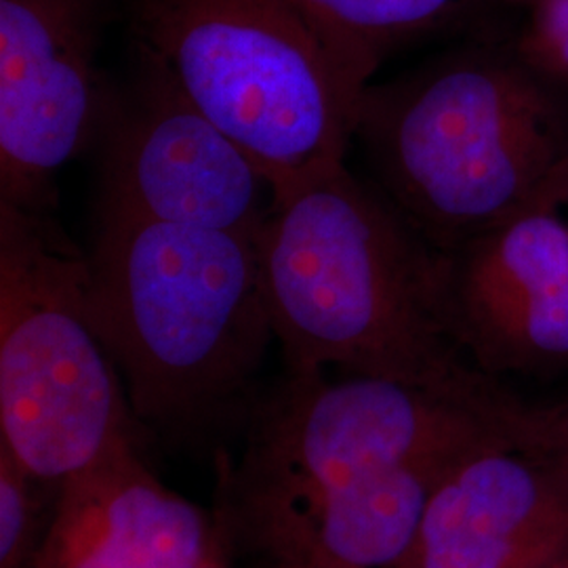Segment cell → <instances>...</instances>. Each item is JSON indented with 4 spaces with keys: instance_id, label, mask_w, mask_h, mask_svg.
I'll return each mask as SVG.
<instances>
[{
    "instance_id": "obj_2",
    "label": "cell",
    "mask_w": 568,
    "mask_h": 568,
    "mask_svg": "<svg viewBox=\"0 0 568 568\" xmlns=\"http://www.w3.org/2000/svg\"><path fill=\"white\" fill-rule=\"evenodd\" d=\"M354 140L375 185L438 251L532 204H568V91L514 44L471 42L371 82Z\"/></svg>"
},
{
    "instance_id": "obj_5",
    "label": "cell",
    "mask_w": 568,
    "mask_h": 568,
    "mask_svg": "<svg viewBox=\"0 0 568 568\" xmlns=\"http://www.w3.org/2000/svg\"><path fill=\"white\" fill-rule=\"evenodd\" d=\"M138 426L87 305V255L53 213L0 203V447L60 487Z\"/></svg>"
},
{
    "instance_id": "obj_6",
    "label": "cell",
    "mask_w": 568,
    "mask_h": 568,
    "mask_svg": "<svg viewBox=\"0 0 568 568\" xmlns=\"http://www.w3.org/2000/svg\"><path fill=\"white\" fill-rule=\"evenodd\" d=\"M528 405L487 403L398 379L293 373L264 405L225 501L283 499L349 487L443 448L518 440Z\"/></svg>"
},
{
    "instance_id": "obj_15",
    "label": "cell",
    "mask_w": 568,
    "mask_h": 568,
    "mask_svg": "<svg viewBox=\"0 0 568 568\" xmlns=\"http://www.w3.org/2000/svg\"><path fill=\"white\" fill-rule=\"evenodd\" d=\"M523 447L544 453L568 471V400L554 406H528Z\"/></svg>"
},
{
    "instance_id": "obj_17",
    "label": "cell",
    "mask_w": 568,
    "mask_h": 568,
    "mask_svg": "<svg viewBox=\"0 0 568 568\" xmlns=\"http://www.w3.org/2000/svg\"><path fill=\"white\" fill-rule=\"evenodd\" d=\"M501 2H520V4H530V2H535V0H501Z\"/></svg>"
},
{
    "instance_id": "obj_16",
    "label": "cell",
    "mask_w": 568,
    "mask_h": 568,
    "mask_svg": "<svg viewBox=\"0 0 568 568\" xmlns=\"http://www.w3.org/2000/svg\"><path fill=\"white\" fill-rule=\"evenodd\" d=\"M194 568H232L227 565V549H225L220 535H217V544L211 549L203 560Z\"/></svg>"
},
{
    "instance_id": "obj_14",
    "label": "cell",
    "mask_w": 568,
    "mask_h": 568,
    "mask_svg": "<svg viewBox=\"0 0 568 568\" xmlns=\"http://www.w3.org/2000/svg\"><path fill=\"white\" fill-rule=\"evenodd\" d=\"M514 51L544 81L568 91V0H535Z\"/></svg>"
},
{
    "instance_id": "obj_7",
    "label": "cell",
    "mask_w": 568,
    "mask_h": 568,
    "mask_svg": "<svg viewBox=\"0 0 568 568\" xmlns=\"http://www.w3.org/2000/svg\"><path fill=\"white\" fill-rule=\"evenodd\" d=\"M95 213L192 225L257 241L274 185L138 42L110 79L98 131Z\"/></svg>"
},
{
    "instance_id": "obj_13",
    "label": "cell",
    "mask_w": 568,
    "mask_h": 568,
    "mask_svg": "<svg viewBox=\"0 0 568 568\" xmlns=\"http://www.w3.org/2000/svg\"><path fill=\"white\" fill-rule=\"evenodd\" d=\"M58 487L0 447V568H37Z\"/></svg>"
},
{
    "instance_id": "obj_4",
    "label": "cell",
    "mask_w": 568,
    "mask_h": 568,
    "mask_svg": "<svg viewBox=\"0 0 568 568\" xmlns=\"http://www.w3.org/2000/svg\"><path fill=\"white\" fill-rule=\"evenodd\" d=\"M138 42L274 185L345 163L366 87L288 0H122Z\"/></svg>"
},
{
    "instance_id": "obj_9",
    "label": "cell",
    "mask_w": 568,
    "mask_h": 568,
    "mask_svg": "<svg viewBox=\"0 0 568 568\" xmlns=\"http://www.w3.org/2000/svg\"><path fill=\"white\" fill-rule=\"evenodd\" d=\"M546 201L438 251L448 335L483 373L568 371V224Z\"/></svg>"
},
{
    "instance_id": "obj_11",
    "label": "cell",
    "mask_w": 568,
    "mask_h": 568,
    "mask_svg": "<svg viewBox=\"0 0 568 568\" xmlns=\"http://www.w3.org/2000/svg\"><path fill=\"white\" fill-rule=\"evenodd\" d=\"M215 544V520L129 443L58 487L37 568H194Z\"/></svg>"
},
{
    "instance_id": "obj_10",
    "label": "cell",
    "mask_w": 568,
    "mask_h": 568,
    "mask_svg": "<svg viewBox=\"0 0 568 568\" xmlns=\"http://www.w3.org/2000/svg\"><path fill=\"white\" fill-rule=\"evenodd\" d=\"M568 562V471L520 443L471 453L427 504L394 568H549Z\"/></svg>"
},
{
    "instance_id": "obj_8",
    "label": "cell",
    "mask_w": 568,
    "mask_h": 568,
    "mask_svg": "<svg viewBox=\"0 0 568 568\" xmlns=\"http://www.w3.org/2000/svg\"><path fill=\"white\" fill-rule=\"evenodd\" d=\"M119 2L0 0V203L53 213L58 173L95 145Z\"/></svg>"
},
{
    "instance_id": "obj_1",
    "label": "cell",
    "mask_w": 568,
    "mask_h": 568,
    "mask_svg": "<svg viewBox=\"0 0 568 568\" xmlns=\"http://www.w3.org/2000/svg\"><path fill=\"white\" fill-rule=\"evenodd\" d=\"M257 253L288 371L337 366L474 400L516 398L448 335L438 248L345 163L274 201Z\"/></svg>"
},
{
    "instance_id": "obj_3",
    "label": "cell",
    "mask_w": 568,
    "mask_h": 568,
    "mask_svg": "<svg viewBox=\"0 0 568 568\" xmlns=\"http://www.w3.org/2000/svg\"><path fill=\"white\" fill-rule=\"evenodd\" d=\"M87 305L140 426L190 429L241 405L274 326L257 241L95 213Z\"/></svg>"
},
{
    "instance_id": "obj_12",
    "label": "cell",
    "mask_w": 568,
    "mask_h": 568,
    "mask_svg": "<svg viewBox=\"0 0 568 568\" xmlns=\"http://www.w3.org/2000/svg\"><path fill=\"white\" fill-rule=\"evenodd\" d=\"M363 87L392 51L466 18L480 0H288Z\"/></svg>"
},
{
    "instance_id": "obj_18",
    "label": "cell",
    "mask_w": 568,
    "mask_h": 568,
    "mask_svg": "<svg viewBox=\"0 0 568 568\" xmlns=\"http://www.w3.org/2000/svg\"><path fill=\"white\" fill-rule=\"evenodd\" d=\"M549 568H568V562H560V565H556V567H549Z\"/></svg>"
}]
</instances>
